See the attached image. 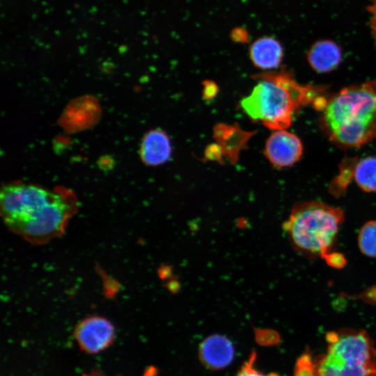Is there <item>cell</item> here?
Instances as JSON below:
<instances>
[{
  "mask_svg": "<svg viewBox=\"0 0 376 376\" xmlns=\"http://www.w3.org/2000/svg\"><path fill=\"white\" fill-rule=\"evenodd\" d=\"M260 77L240 106L251 120L274 131L290 127L295 112L304 107L321 111L329 97L324 86L301 84L285 70Z\"/></svg>",
  "mask_w": 376,
  "mask_h": 376,
  "instance_id": "cell-1",
  "label": "cell"
},
{
  "mask_svg": "<svg viewBox=\"0 0 376 376\" xmlns=\"http://www.w3.org/2000/svg\"><path fill=\"white\" fill-rule=\"evenodd\" d=\"M320 122L329 141L340 148H358L376 139V81L330 95Z\"/></svg>",
  "mask_w": 376,
  "mask_h": 376,
  "instance_id": "cell-2",
  "label": "cell"
},
{
  "mask_svg": "<svg viewBox=\"0 0 376 376\" xmlns=\"http://www.w3.org/2000/svg\"><path fill=\"white\" fill-rule=\"evenodd\" d=\"M343 220L340 208L308 201L296 203L282 227L297 251L311 257H324L331 252Z\"/></svg>",
  "mask_w": 376,
  "mask_h": 376,
  "instance_id": "cell-3",
  "label": "cell"
},
{
  "mask_svg": "<svg viewBox=\"0 0 376 376\" xmlns=\"http://www.w3.org/2000/svg\"><path fill=\"white\" fill-rule=\"evenodd\" d=\"M327 352L312 360L314 376H376V347L366 331H330Z\"/></svg>",
  "mask_w": 376,
  "mask_h": 376,
  "instance_id": "cell-4",
  "label": "cell"
},
{
  "mask_svg": "<svg viewBox=\"0 0 376 376\" xmlns=\"http://www.w3.org/2000/svg\"><path fill=\"white\" fill-rule=\"evenodd\" d=\"M77 209L78 201L72 192L55 189L47 200L11 230L31 243L44 244L63 234Z\"/></svg>",
  "mask_w": 376,
  "mask_h": 376,
  "instance_id": "cell-5",
  "label": "cell"
},
{
  "mask_svg": "<svg viewBox=\"0 0 376 376\" xmlns=\"http://www.w3.org/2000/svg\"><path fill=\"white\" fill-rule=\"evenodd\" d=\"M114 336L113 324L107 318L97 315L84 318L74 330L79 347L88 354H97L109 347Z\"/></svg>",
  "mask_w": 376,
  "mask_h": 376,
  "instance_id": "cell-6",
  "label": "cell"
},
{
  "mask_svg": "<svg viewBox=\"0 0 376 376\" xmlns=\"http://www.w3.org/2000/svg\"><path fill=\"white\" fill-rule=\"evenodd\" d=\"M265 155L273 166L278 168L291 166L303 154L300 139L285 130L274 131L267 139Z\"/></svg>",
  "mask_w": 376,
  "mask_h": 376,
  "instance_id": "cell-7",
  "label": "cell"
},
{
  "mask_svg": "<svg viewBox=\"0 0 376 376\" xmlns=\"http://www.w3.org/2000/svg\"><path fill=\"white\" fill-rule=\"evenodd\" d=\"M235 355L232 342L221 335L207 337L200 345L199 357L207 368L221 370L231 363Z\"/></svg>",
  "mask_w": 376,
  "mask_h": 376,
  "instance_id": "cell-8",
  "label": "cell"
},
{
  "mask_svg": "<svg viewBox=\"0 0 376 376\" xmlns=\"http://www.w3.org/2000/svg\"><path fill=\"white\" fill-rule=\"evenodd\" d=\"M172 153L170 139L165 132L155 129L147 132L140 145L139 155L143 162L158 166L169 161Z\"/></svg>",
  "mask_w": 376,
  "mask_h": 376,
  "instance_id": "cell-9",
  "label": "cell"
},
{
  "mask_svg": "<svg viewBox=\"0 0 376 376\" xmlns=\"http://www.w3.org/2000/svg\"><path fill=\"white\" fill-rule=\"evenodd\" d=\"M341 58L340 47L336 42L327 40L314 43L307 54L309 65L319 73L329 72L336 69Z\"/></svg>",
  "mask_w": 376,
  "mask_h": 376,
  "instance_id": "cell-10",
  "label": "cell"
},
{
  "mask_svg": "<svg viewBox=\"0 0 376 376\" xmlns=\"http://www.w3.org/2000/svg\"><path fill=\"white\" fill-rule=\"evenodd\" d=\"M283 56L282 46L278 40L269 36L256 40L250 48V57L253 63L263 70L277 68Z\"/></svg>",
  "mask_w": 376,
  "mask_h": 376,
  "instance_id": "cell-11",
  "label": "cell"
},
{
  "mask_svg": "<svg viewBox=\"0 0 376 376\" xmlns=\"http://www.w3.org/2000/svg\"><path fill=\"white\" fill-rule=\"evenodd\" d=\"M353 176L357 185L364 191H376V157H366L357 161Z\"/></svg>",
  "mask_w": 376,
  "mask_h": 376,
  "instance_id": "cell-12",
  "label": "cell"
},
{
  "mask_svg": "<svg viewBox=\"0 0 376 376\" xmlns=\"http://www.w3.org/2000/svg\"><path fill=\"white\" fill-rule=\"evenodd\" d=\"M358 244L366 256L376 258V220L366 222L358 235Z\"/></svg>",
  "mask_w": 376,
  "mask_h": 376,
  "instance_id": "cell-13",
  "label": "cell"
},
{
  "mask_svg": "<svg viewBox=\"0 0 376 376\" xmlns=\"http://www.w3.org/2000/svg\"><path fill=\"white\" fill-rule=\"evenodd\" d=\"M256 354H252L249 359L241 367L237 376H265L254 368Z\"/></svg>",
  "mask_w": 376,
  "mask_h": 376,
  "instance_id": "cell-14",
  "label": "cell"
},
{
  "mask_svg": "<svg viewBox=\"0 0 376 376\" xmlns=\"http://www.w3.org/2000/svg\"><path fill=\"white\" fill-rule=\"evenodd\" d=\"M324 258L327 263L334 267H342L345 263V258L338 253L329 252Z\"/></svg>",
  "mask_w": 376,
  "mask_h": 376,
  "instance_id": "cell-15",
  "label": "cell"
},
{
  "mask_svg": "<svg viewBox=\"0 0 376 376\" xmlns=\"http://www.w3.org/2000/svg\"><path fill=\"white\" fill-rule=\"evenodd\" d=\"M369 10L372 15L371 27L376 42V0H375L373 4L369 7Z\"/></svg>",
  "mask_w": 376,
  "mask_h": 376,
  "instance_id": "cell-16",
  "label": "cell"
}]
</instances>
